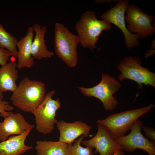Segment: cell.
Masks as SVG:
<instances>
[{"label": "cell", "mask_w": 155, "mask_h": 155, "mask_svg": "<svg viewBox=\"0 0 155 155\" xmlns=\"http://www.w3.org/2000/svg\"><path fill=\"white\" fill-rule=\"evenodd\" d=\"M45 84L26 77L13 92L10 99L13 105L21 110L32 113L42 102L46 95Z\"/></svg>", "instance_id": "6da1fadb"}, {"label": "cell", "mask_w": 155, "mask_h": 155, "mask_svg": "<svg viewBox=\"0 0 155 155\" xmlns=\"http://www.w3.org/2000/svg\"><path fill=\"white\" fill-rule=\"evenodd\" d=\"M75 27L79 42L84 48L93 51L95 49L101 50L96 44L102 32L110 30L111 25L105 20L97 19L94 12L87 11L76 23Z\"/></svg>", "instance_id": "7a4b0ae2"}, {"label": "cell", "mask_w": 155, "mask_h": 155, "mask_svg": "<svg viewBox=\"0 0 155 155\" xmlns=\"http://www.w3.org/2000/svg\"><path fill=\"white\" fill-rule=\"evenodd\" d=\"M155 106L151 104L139 108L113 114L96 122L102 125L115 139L125 135L131 129L136 121L150 111Z\"/></svg>", "instance_id": "3957f363"}, {"label": "cell", "mask_w": 155, "mask_h": 155, "mask_svg": "<svg viewBox=\"0 0 155 155\" xmlns=\"http://www.w3.org/2000/svg\"><path fill=\"white\" fill-rule=\"evenodd\" d=\"M54 32L56 54L68 66L75 67L78 61L77 46L79 42L77 36L58 22L55 24Z\"/></svg>", "instance_id": "277c9868"}, {"label": "cell", "mask_w": 155, "mask_h": 155, "mask_svg": "<svg viewBox=\"0 0 155 155\" xmlns=\"http://www.w3.org/2000/svg\"><path fill=\"white\" fill-rule=\"evenodd\" d=\"M100 83L90 88L78 87L82 94L85 96L93 97L99 99L102 102L106 111L114 110L118 104L113 95L121 87L120 82L107 74L102 73Z\"/></svg>", "instance_id": "5b68a950"}, {"label": "cell", "mask_w": 155, "mask_h": 155, "mask_svg": "<svg viewBox=\"0 0 155 155\" xmlns=\"http://www.w3.org/2000/svg\"><path fill=\"white\" fill-rule=\"evenodd\" d=\"M121 72L118 78L122 81L125 79L133 80L141 89L144 84L155 87V73L141 65L140 59L138 57L127 56L117 65Z\"/></svg>", "instance_id": "8992f818"}, {"label": "cell", "mask_w": 155, "mask_h": 155, "mask_svg": "<svg viewBox=\"0 0 155 155\" xmlns=\"http://www.w3.org/2000/svg\"><path fill=\"white\" fill-rule=\"evenodd\" d=\"M54 90L48 93L41 103L31 113L35 117L36 129L38 132L44 134L50 133L57 121L55 119L56 112L60 107L59 98H52Z\"/></svg>", "instance_id": "52a82bcc"}, {"label": "cell", "mask_w": 155, "mask_h": 155, "mask_svg": "<svg viewBox=\"0 0 155 155\" xmlns=\"http://www.w3.org/2000/svg\"><path fill=\"white\" fill-rule=\"evenodd\" d=\"M143 123L137 120L131 128L130 133L115 139L123 150L132 152L137 149L143 150L149 155H155V141H150L142 134Z\"/></svg>", "instance_id": "ba28073f"}, {"label": "cell", "mask_w": 155, "mask_h": 155, "mask_svg": "<svg viewBox=\"0 0 155 155\" xmlns=\"http://www.w3.org/2000/svg\"><path fill=\"white\" fill-rule=\"evenodd\" d=\"M129 1L126 0L120 1L114 7L101 16V18L110 23H112L121 30L125 38L126 47L130 49L139 44L140 38L138 34H133L127 30L125 25V13L129 5Z\"/></svg>", "instance_id": "9c48e42d"}, {"label": "cell", "mask_w": 155, "mask_h": 155, "mask_svg": "<svg viewBox=\"0 0 155 155\" xmlns=\"http://www.w3.org/2000/svg\"><path fill=\"white\" fill-rule=\"evenodd\" d=\"M125 16L129 24L126 28L130 33L135 32L143 39L154 33L155 28L151 24L154 16L144 13L138 7L133 4L129 5Z\"/></svg>", "instance_id": "30bf717a"}, {"label": "cell", "mask_w": 155, "mask_h": 155, "mask_svg": "<svg viewBox=\"0 0 155 155\" xmlns=\"http://www.w3.org/2000/svg\"><path fill=\"white\" fill-rule=\"evenodd\" d=\"M97 124L98 131L96 135L89 140H82L81 143L86 147L95 148L94 154L98 152L100 155H113L118 151L122 150L104 126L100 123Z\"/></svg>", "instance_id": "8fae6325"}, {"label": "cell", "mask_w": 155, "mask_h": 155, "mask_svg": "<svg viewBox=\"0 0 155 155\" xmlns=\"http://www.w3.org/2000/svg\"><path fill=\"white\" fill-rule=\"evenodd\" d=\"M0 115L4 119L3 122H0V140L1 142L7 139L10 135L21 134L34 127V125L27 122L19 113L15 114L9 111L8 116L1 114Z\"/></svg>", "instance_id": "7c38bea8"}, {"label": "cell", "mask_w": 155, "mask_h": 155, "mask_svg": "<svg viewBox=\"0 0 155 155\" xmlns=\"http://www.w3.org/2000/svg\"><path fill=\"white\" fill-rule=\"evenodd\" d=\"M56 124L60 133L59 141L70 144L81 135L88 136L92 128L91 126L80 121L69 123L62 120Z\"/></svg>", "instance_id": "4fadbf2b"}, {"label": "cell", "mask_w": 155, "mask_h": 155, "mask_svg": "<svg viewBox=\"0 0 155 155\" xmlns=\"http://www.w3.org/2000/svg\"><path fill=\"white\" fill-rule=\"evenodd\" d=\"M33 32L32 26L30 27L26 35L21 38L17 42V46L18 51L17 57L18 61L17 65L19 69L29 68L34 63L31 51V44L33 39Z\"/></svg>", "instance_id": "5bb4252c"}, {"label": "cell", "mask_w": 155, "mask_h": 155, "mask_svg": "<svg viewBox=\"0 0 155 155\" xmlns=\"http://www.w3.org/2000/svg\"><path fill=\"white\" fill-rule=\"evenodd\" d=\"M31 130L22 133L9 137L7 140L0 142V155H20L32 149V146H26L25 141Z\"/></svg>", "instance_id": "9a60e30c"}, {"label": "cell", "mask_w": 155, "mask_h": 155, "mask_svg": "<svg viewBox=\"0 0 155 155\" xmlns=\"http://www.w3.org/2000/svg\"><path fill=\"white\" fill-rule=\"evenodd\" d=\"M32 27L36 34L31 44L32 57L34 59L38 60L51 57L54 53L48 50L44 40L46 28L44 26H41L36 23L34 24Z\"/></svg>", "instance_id": "2e32d148"}, {"label": "cell", "mask_w": 155, "mask_h": 155, "mask_svg": "<svg viewBox=\"0 0 155 155\" xmlns=\"http://www.w3.org/2000/svg\"><path fill=\"white\" fill-rule=\"evenodd\" d=\"M35 149L36 155H71V144L60 141H38Z\"/></svg>", "instance_id": "e0dca14e"}, {"label": "cell", "mask_w": 155, "mask_h": 155, "mask_svg": "<svg viewBox=\"0 0 155 155\" xmlns=\"http://www.w3.org/2000/svg\"><path fill=\"white\" fill-rule=\"evenodd\" d=\"M17 63L11 61L0 67V92L10 91L16 88V82L18 79Z\"/></svg>", "instance_id": "ac0fdd59"}, {"label": "cell", "mask_w": 155, "mask_h": 155, "mask_svg": "<svg viewBox=\"0 0 155 155\" xmlns=\"http://www.w3.org/2000/svg\"><path fill=\"white\" fill-rule=\"evenodd\" d=\"M18 42L17 39L7 32L0 23V47L6 48L13 53V56L17 57Z\"/></svg>", "instance_id": "d6986e66"}, {"label": "cell", "mask_w": 155, "mask_h": 155, "mask_svg": "<svg viewBox=\"0 0 155 155\" xmlns=\"http://www.w3.org/2000/svg\"><path fill=\"white\" fill-rule=\"evenodd\" d=\"M84 136H82L76 140L72 147L71 155H92L93 149L89 147L84 148L81 145V143Z\"/></svg>", "instance_id": "ffe728a7"}, {"label": "cell", "mask_w": 155, "mask_h": 155, "mask_svg": "<svg viewBox=\"0 0 155 155\" xmlns=\"http://www.w3.org/2000/svg\"><path fill=\"white\" fill-rule=\"evenodd\" d=\"M13 56V53L9 51L0 47V65L3 66L7 63L9 57Z\"/></svg>", "instance_id": "44dd1931"}, {"label": "cell", "mask_w": 155, "mask_h": 155, "mask_svg": "<svg viewBox=\"0 0 155 155\" xmlns=\"http://www.w3.org/2000/svg\"><path fill=\"white\" fill-rule=\"evenodd\" d=\"M9 102L5 101L0 102V113L5 116H8L9 115V111L13 110L14 108L9 105Z\"/></svg>", "instance_id": "7402d4cb"}, {"label": "cell", "mask_w": 155, "mask_h": 155, "mask_svg": "<svg viewBox=\"0 0 155 155\" xmlns=\"http://www.w3.org/2000/svg\"><path fill=\"white\" fill-rule=\"evenodd\" d=\"M142 129L147 138L152 140L155 141V131L154 129L143 126Z\"/></svg>", "instance_id": "603a6c76"}, {"label": "cell", "mask_w": 155, "mask_h": 155, "mask_svg": "<svg viewBox=\"0 0 155 155\" xmlns=\"http://www.w3.org/2000/svg\"><path fill=\"white\" fill-rule=\"evenodd\" d=\"M113 155H125L122 150H121L115 152Z\"/></svg>", "instance_id": "cb8c5ba5"}, {"label": "cell", "mask_w": 155, "mask_h": 155, "mask_svg": "<svg viewBox=\"0 0 155 155\" xmlns=\"http://www.w3.org/2000/svg\"><path fill=\"white\" fill-rule=\"evenodd\" d=\"M3 96L2 92H0V102L3 100Z\"/></svg>", "instance_id": "d4e9b609"}]
</instances>
